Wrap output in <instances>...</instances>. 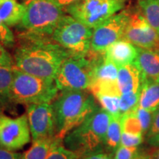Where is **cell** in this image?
I'll return each instance as SVG.
<instances>
[{"label": "cell", "mask_w": 159, "mask_h": 159, "mask_svg": "<svg viewBox=\"0 0 159 159\" xmlns=\"http://www.w3.org/2000/svg\"><path fill=\"white\" fill-rule=\"evenodd\" d=\"M148 144L153 147H159V134L153 136L149 137Z\"/></svg>", "instance_id": "cell-35"}, {"label": "cell", "mask_w": 159, "mask_h": 159, "mask_svg": "<svg viewBox=\"0 0 159 159\" xmlns=\"http://www.w3.org/2000/svg\"><path fill=\"white\" fill-rule=\"evenodd\" d=\"M122 39L142 49H156L159 44V34L141 12L130 13Z\"/></svg>", "instance_id": "cell-12"}, {"label": "cell", "mask_w": 159, "mask_h": 159, "mask_svg": "<svg viewBox=\"0 0 159 159\" xmlns=\"http://www.w3.org/2000/svg\"><path fill=\"white\" fill-rule=\"evenodd\" d=\"M0 42L7 47H13L16 43L14 34L4 21L0 19Z\"/></svg>", "instance_id": "cell-26"}, {"label": "cell", "mask_w": 159, "mask_h": 159, "mask_svg": "<svg viewBox=\"0 0 159 159\" xmlns=\"http://www.w3.org/2000/svg\"><path fill=\"white\" fill-rule=\"evenodd\" d=\"M80 159H114V158H113L112 155H111L110 153H107V152L100 151V152L89 154L88 156L83 157Z\"/></svg>", "instance_id": "cell-33"}, {"label": "cell", "mask_w": 159, "mask_h": 159, "mask_svg": "<svg viewBox=\"0 0 159 159\" xmlns=\"http://www.w3.org/2000/svg\"><path fill=\"white\" fill-rule=\"evenodd\" d=\"M0 159H23V154L0 147Z\"/></svg>", "instance_id": "cell-32"}, {"label": "cell", "mask_w": 159, "mask_h": 159, "mask_svg": "<svg viewBox=\"0 0 159 159\" xmlns=\"http://www.w3.org/2000/svg\"><path fill=\"white\" fill-rule=\"evenodd\" d=\"M132 159H149V158H148V153H145L144 152H139V151H138V152L136 154V156H135Z\"/></svg>", "instance_id": "cell-37"}, {"label": "cell", "mask_w": 159, "mask_h": 159, "mask_svg": "<svg viewBox=\"0 0 159 159\" xmlns=\"http://www.w3.org/2000/svg\"><path fill=\"white\" fill-rule=\"evenodd\" d=\"M156 49H158V50L159 51V44H158V47H157V48H156Z\"/></svg>", "instance_id": "cell-40"}, {"label": "cell", "mask_w": 159, "mask_h": 159, "mask_svg": "<svg viewBox=\"0 0 159 159\" xmlns=\"http://www.w3.org/2000/svg\"><path fill=\"white\" fill-rule=\"evenodd\" d=\"M134 63L140 71L142 82L146 80H158L159 51L158 49L138 47V55Z\"/></svg>", "instance_id": "cell-13"}, {"label": "cell", "mask_w": 159, "mask_h": 159, "mask_svg": "<svg viewBox=\"0 0 159 159\" xmlns=\"http://www.w3.org/2000/svg\"><path fill=\"white\" fill-rule=\"evenodd\" d=\"M139 108L155 111L159 107L158 81L146 80L142 82L139 89Z\"/></svg>", "instance_id": "cell-16"}, {"label": "cell", "mask_w": 159, "mask_h": 159, "mask_svg": "<svg viewBox=\"0 0 159 159\" xmlns=\"http://www.w3.org/2000/svg\"><path fill=\"white\" fill-rule=\"evenodd\" d=\"M122 133L121 116H111L105 138V148L109 151L115 152L120 145Z\"/></svg>", "instance_id": "cell-20"}, {"label": "cell", "mask_w": 159, "mask_h": 159, "mask_svg": "<svg viewBox=\"0 0 159 159\" xmlns=\"http://www.w3.org/2000/svg\"><path fill=\"white\" fill-rule=\"evenodd\" d=\"M111 115L99 107L78 126L66 135L63 144L83 158L102 151Z\"/></svg>", "instance_id": "cell-3"}, {"label": "cell", "mask_w": 159, "mask_h": 159, "mask_svg": "<svg viewBox=\"0 0 159 159\" xmlns=\"http://www.w3.org/2000/svg\"><path fill=\"white\" fill-rule=\"evenodd\" d=\"M0 66H14V60L6 50L4 45L0 42Z\"/></svg>", "instance_id": "cell-30"}, {"label": "cell", "mask_w": 159, "mask_h": 159, "mask_svg": "<svg viewBox=\"0 0 159 159\" xmlns=\"http://www.w3.org/2000/svg\"><path fill=\"white\" fill-rule=\"evenodd\" d=\"M93 30L70 15H64L51 37L72 56H85L91 50Z\"/></svg>", "instance_id": "cell-6"}, {"label": "cell", "mask_w": 159, "mask_h": 159, "mask_svg": "<svg viewBox=\"0 0 159 159\" xmlns=\"http://www.w3.org/2000/svg\"><path fill=\"white\" fill-rule=\"evenodd\" d=\"M149 159H159V149H156L148 153Z\"/></svg>", "instance_id": "cell-36"}, {"label": "cell", "mask_w": 159, "mask_h": 159, "mask_svg": "<svg viewBox=\"0 0 159 159\" xmlns=\"http://www.w3.org/2000/svg\"><path fill=\"white\" fill-rule=\"evenodd\" d=\"M93 62L89 55H70L64 60L55 77L59 91L89 90L92 80Z\"/></svg>", "instance_id": "cell-7"}, {"label": "cell", "mask_w": 159, "mask_h": 159, "mask_svg": "<svg viewBox=\"0 0 159 159\" xmlns=\"http://www.w3.org/2000/svg\"><path fill=\"white\" fill-rule=\"evenodd\" d=\"M130 13L127 11H121L95 27L91 37V50L105 52L109 46L122 39Z\"/></svg>", "instance_id": "cell-10"}, {"label": "cell", "mask_w": 159, "mask_h": 159, "mask_svg": "<svg viewBox=\"0 0 159 159\" xmlns=\"http://www.w3.org/2000/svg\"><path fill=\"white\" fill-rule=\"evenodd\" d=\"M141 13L159 34V0H139Z\"/></svg>", "instance_id": "cell-21"}, {"label": "cell", "mask_w": 159, "mask_h": 159, "mask_svg": "<svg viewBox=\"0 0 159 159\" xmlns=\"http://www.w3.org/2000/svg\"><path fill=\"white\" fill-rule=\"evenodd\" d=\"M13 79V66H0V103L4 107L13 104L11 97Z\"/></svg>", "instance_id": "cell-19"}, {"label": "cell", "mask_w": 159, "mask_h": 159, "mask_svg": "<svg viewBox=\"0 0 159 159\" xmlns=\"http://www.w3.org/2000/svg\"><path fill=\"white\" fill-rule=\"evenodd\" d=\"M154 111L139 108L136 110V114L142 127L143 134H147L150 130L152 124Z\"/></svg>", "instance_id": "cell-27"}, {"label": "cell", "mask_w": 159, "mask_h": 159, "mask_svg": "<svg viewBox=\"0 0 159 159\" xmlns=\"http://www.w3.org/2000/svg\"><path fill=\"white\" fill-rule=\"evenodd\" d=\"M139 100V91L135 92L125 93L122 94L120 97L119 108H120V115L130 114L131 112L136 111L138 108Z\"/></svg>", "instance_id": "cell-24"}, {"label": "cell", "mask_w": 159, "mask_h": 159, "mask_svg": "<svg viewBox=\"0 0 159 159\" xmlns=\"http://www.w3.org/2000/svg\"><path fill=\"white\" fill-rule=\"evenodd\" d=\"M127 0H79L64 11L94 29L124 8Z\"/></svg>", "instance_id": "cell-8"}, {"label": "cell", "mask_w": 159, "mask_h": 159, "mask_svg": "<svg viewBox=\"0 0 159 159\" xmlns=\"http://www.w3.org/2000/svg\"><path fill=\"white\" fill-rule=\"evenodd\" d=\"M55 80L34 76L13 66L11 97L13 103L29 105L51 102L58 94Z\"/></svg>", "instance_id": "cell-4"}, {"label": "cell", "mask_w": 159, "mask_h": 159, "mask_svg": "<svg viewBox=\"0 0 159 159\" xmlns=\"http://www.w3.org/2000/svg\"><path fill=\"white\" fill-rule=\"evenodd\" d=\"M63 143L57 137L33 141L31 147L23 154V159H47L55 146Z\"/></svg>", "instance_id": "cell-18"}, {"label": "cell", "mask_w": 159, "mask_h": 159, "mask_svg": "<svg viewBox=\"0 0 159 159\" xmlns=\"http://www.w3.org/2000/svg\"><path fill=\"white\" fill-rule=\"evenodd\" d=\"M117 83L121 94L139 91L142 77L140 71L134 63L119 67Z\"/></svg>", "instance_id": "cell-15"}, {"label": "cell", "mask_w": 159, "mask_h": 159, "mask_svg": "<svg viewBox=\"0 0 159 159\" xmlns=\"http://www.w3.org/2000/svg\"><path fill=\"white\" fill-rule=\"evenodd\" d=\"M31 1H33V0H25V5H27V4H28L29 2H30Z\"/></svg>", "instance_id": "cell-39"}, {"label": "cell", "mask_w": 159, "mask_h": 159, "mask_svg": "<svg viewBox=\"0 0 159 159\" xmlns=\"http://www.w3.org/2000/svg\"><path fill=\"white\" fill-rule=\"evenodd\" d=\"M15 45L16 66L26 73L49 80H55L61 65L70 56L49 35L22 31Z\"/></svg>", "instance_id": "cell-1"}, {"label": "cell", "mask_w": 159, "mask_h": 159, "mask_svg": "<svg viewBox=\"0 0 159 159\" xmlns=\"http://www.w3.org/2000/svg\"><path fill=\"white\" fill-rule=\"evenodd\" d=\"M121 125L122 132L134 135H143L142 127L136 114V111L122 115L121 116Z\"/></svg>", "instance_id": "cell-23"}, {"label": "cell", "mask_w": 159, "mask_h": 159, "mask_svg": "<svg viewBox=\"0 0 159 159\" xmlns=\"http://www.w3.org/2000/svg\"><path fill=\"white\" fill-rule=\"evenodd\" d=\"M120 97L119 95L111 94H97L94 95L95 99L99 102L101 108L107 111L112 116H121L119 108Z\"/></svg>", "instance_id": "cell-22"}, {"label": "cell", "mask_w": 159, "mask_h": 159, "mask_svg": "<svg viewBox=\"0 0 159 159\" xmlns=\"http://www.w3.org/2000/svg\"><path fill=\"white\" fill-rule=\"evenodd\" d=\"M158 83H159V79H158Z\"/></svg>", "instance_id": "cell-41"}, {"label": "cell", "mask_w": 159, "mask_h": 159, "mask_svg": "<svg viewBox=\"0 0 159 159\" xmlns=\"http://www.w3.org/2000/svg\"><path fill=\"white\" fill-rule=\"evenodd\" d=\"M52 101L55 136L63 140L69 131L78 126L98 108L89 90L59 91Z\"/></svg>", "instance_id": "cell-2"}, {"label": "cell", "mask_w": 159, "mask_h": 159, "mask_svg": "<svg viewBox=\"0 0 159 159\" xmlns=\"http://www.w3.org/2000/svg\"><path fill=\"white\" fill-rule=\"evenodd\" d=\"M25 10L26 5L16 0H0V19L9 27L21 23Z\"/></svg>", "instance_id": "cell-17"}, {"label": "cell", "mask_w": 159, "mask_h": 159, "mask_svg": "<svg viewBox=\"0 0 159 159\" xmlns=\"http://www.w3.org/2000/svg\"><path fill=\"white\" fill-rule=\"evenodd\" d=\"M143 142V135H134L128 134V133H122L121 136L120 145L125 147H137L142 144Z\"/></svg>", "instance_id": "cell-28"}, {"label": "cell", "mask_w": 159, "mask_h": 159, "mask_svg": "<svg viewBox=\"0 0 159 159\" xmlns=\"http://www.w3.org/2000/svg\"><path fill=\"white\" fill-rule=\"evenodd\" d=\"M27 115L33 141L55 136V119L51 102L27 106Z\"/></svg>", "instance_id": "cell-11"}, {"label": "cell", "mask_w": 159, "mask_h": 159, "mask_svg": "<svg viewBox=\"0 0 159 159\" xmlns=\"http://www.w3.org/2000/svg\"><path fill=\"white\" fill-rule=\"evenodd\" d=\"M2 108H3V106L2 105L1 103H0V114H1V113H2Z\"/></svg>", "instance_id": "cell-38"}, {"label": "cell", "mask_w": 159, "mask_h": 159, "mask_svg": "<svg viewBox=\"0 0 159 159\" xmlns=\"http://www.w3.org/2000/svg\"><path fill=\"white\" fill-rule=\"evenodd\" d=\"M158 134H159V107L154 111L152 124H151L150 130L147 134V136L149 138Z\"/></svg>", "instance_id": "cell-31"}, {"label": "cell", "mask_w": 159, "mask_h": 159, "mask_svg": "<svg viewBox=\"0 0 159 159\" xmlns=\"http://www.w3.org/2000/svg\"><path fill=\"white\" fill-rule=\"evenodd\" d=\"M105 55L108 61L121 67L135 62L138 55V47L122 39L109 46Z\"/></svg>", "instance_id": "cell-14"}, {"label": "cell", "mask_w": 159, "mask_h": 159, "mask_svg": "<svg viewBox=\"0 0 159 159\" xmlns=\"http://www.w3.org/2000/svg\"><path fill=\"white\" fill-rule=\"evenodd\" d=\"M47 159H80V158L77 153L67 149L61 143L52 150Z\"/></svg>", "instance_id": "cell-25"}, {"label": "cell", "mask_w": 159, "mask_h": 159, "mask_svg": "<svg viewBox=\"0 0 159 159\" xmlns=\"http://www.w3.org/2000/svg\"><path fill=\"white\" fill-rule=\"evenodd\" d=\"M54 1L64 10L66 7H69V6L71 5L72 4L77 2L79 0H54Z\"/></svg>", "instance_id": "cell-34"}, {"label": "cell", "mask_w": 159, "mask_h": 159, "mask_svg": "<svg viewBox=\"0 0 159 159\" xmlns=\"http://www.w3.org/2000/svg\"><path fill=\"white\" fill-rule=\"evenodd\" d=\"M19 24L23 32L51 36L65 11L54 0H33L27 4Z\"/></svg>", "instance_id": "cell-5"}, {"label": "cell", "mask_w": 159, "mask_h": 159, "mask_svg": "<svg viewBox=\"0 0 159 159\" xmlns=\"http://www.w3.org/2000/svg\"><path fill=\"white\" fill-rule=\"evenodd\" d=\"M137 147H125L119 145L115 151L114 159H132L138 152Z\"/></svg>", "instance_id": "cell-29"}, {"label": "cell", "mask_w": 159, "mask_h": 159, "mask_svg": "<svg viewBox=\"0 0 159 159\" xmlns=\"http://www.w3.org/2000/svg\"><path fill=\"white\" fill-rule=\"evenodd\" d=\"M27 114L15 117L0 114V147L16 151L23 149L31 140Z\"/></svg>", "instance_id": "cell-9"}]
</instances>
